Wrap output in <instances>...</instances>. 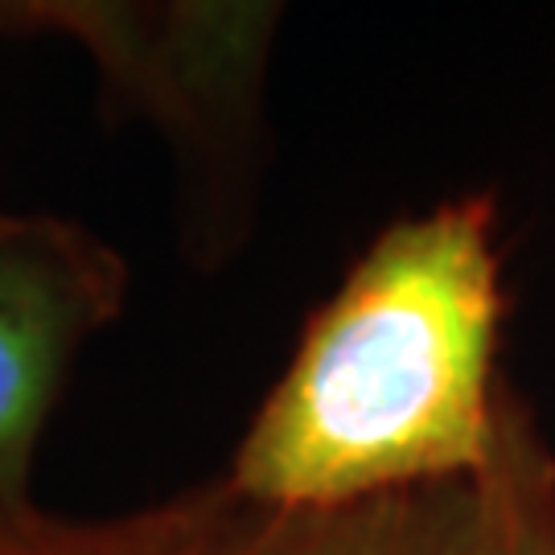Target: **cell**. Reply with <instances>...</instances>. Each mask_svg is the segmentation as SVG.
<instances>
[{
    "mask_svg": "<svg viewBox=\"0 0 555 555\" xmlns=\"http://www.w3.org/2000/svg\"><path fill=\"white\" fill-rule=\"evenodd\" d=\"M494 194L396 219L305 325L227 486L263 511H325L469 481L506 383Z\"/></svg>",
    "mask_w": 555,
    "mask_h": 555,
    "instance_id": "1",
    "label": "cell"
},
{
    "mask_svg": "<svg viewBox=\"0 0 555 555\" xmlns=\"http://www.w3.org/2000/svg\"><path fill=\"white\" fill-rule=\"evenodd\" d=\"M276 4H0V38L62 29L91 46L116 107L132 103L202 165L238 157L259 116Z\"/></svg>",
    "mask_w": 555,
    "mask_h": 555,
    "instance_id": "2",
    "label": "cell"
},
{
    "mask_svg": "<svg viewBox=\"0 0 555 555\" xmlns=\"http://www.w3.org/2000/svg\"><path fill=\"white\" fill-rule=\"evenodd\" d=\"M128 268L62 215L0 210V506L38 511L29 474L79 350L112 325Z\"/></svg>",
    "mask_w": 555,
    "mask_h": 555,
    "instance_id": "3",
    "label": "cell"
},
{
    "mask_svg": "<svg viewBox=\"0 0 555 555\" xmlns=\"http://www.w3.org/2000/svg\"><path fill=\"white\" fill-rule=\"evenodd\" d=\"M477 477L325 511L238 506L185 555H474Z\"/></svg>",
    "mask_w": 555,
    "mask_h": 555,
    "instance_id": "4",
    "label": "cell"
},
{
    "mask_svg": "<svg viewBox=\"0 0 555 555\" xmlns=\"http://www.w3.org/2000/svg\"><path fill=\"white\" fill-rule=\"evenodd\" d=\"M474 555H555V453L531 403L511 387L490 461L477 474Z\"/></svg>",
    "mask_w": 555,
    "mask_h": 555,
    "instance_id": "5",
    "label": "cell"
},
{
    "mask_svg": "<svg viewBox=\"0 0 555 555\" xmlns=\"http://www.w3.org/2000/svg\"><path fill=\"white\" fill-rule=\"evenodd\" d=\"M235 506L238 494L222 477L165 506L100 522H66L29 511L0 527V555H185Z\"/></svg>",
    "mask_w": 555,
    "mask_h": 555,
    "instance_id": "6",
    "label": "cell"
},
{
    "mask_svg": "<svg viewBox=\"0 0 555 555\" xmlns=\"http://www.w3.org/2000/svg\"><path fill=\"white\" fill-rule=\"evenodd\" d=\"M25 515H29V511H25ZM13 518H21V511H4V506H0V527H4V522H13Z\"/></svg>",
    "mask_w": 555,
    "mask_h": 555,
    "instance_id": "7",
    "label": "cell"
}]
</instances>
